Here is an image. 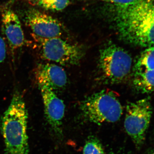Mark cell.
<instances>
[{
  "label": "cell",
  "instance_id": "16",
  "mask_svg": "<svg viewBox=\"0 0 154 154\" xmlns=\"http://www.w3.org/2000/svg\"><path fill=\"white\" fill-rule=\"evenodd\" d=\"M7 55V48L5 40L0 36V65L4 62Z\"/></svg>",
  "mask_w": 154,
  "mask_h": 154
},
{
  "label": "cell",
  "instance_id": "13",
  "mask_svg": "<svg viewBox=\"0 0 154 154\" xmlns=\"http://www.w3.org/2000/svg\"><path fill=\"white\" fill-rule=\"evenodd\" d=\"M35 4L46 10L62 11L69 5V0H38Z\"/></svg>",
  "mask_w": 154,
  "mask_h": 154
},
{
  "label": "cell",
  "instance_id": "3",
  "mask_svg": "<svg viewBox=\"0 0 154 154\" xmlns=\"http://www.w3.org/2000/svg\"><path fill=\"white\" fill-rule=\"evenodd\" d=\"M80 110L86 120L99 125L118 121L122 107L112 91L103 90L92 94L82 101Z\"/></svg>",
  "mask_w": 154,
  "mask_h": 154
},
{
  "label": "cell",
  "instance_id": "2",
  "mask_svg": "<svg viewBox=\"0 0 154 154\" xmlns=\"http://www.w3.org/2000/svg\"><path fill=\"white\" fill-rule=\"evenodd\" d=\"M28 113L21 94H14L2 118L1 128L5 154H29L27 126Z\"/></svg>",
  "mask_w": 154,
  "mask_h": 154
},
{
  "label": "cell",
  "instance_id": "18",
  "mask_svg": "<svg viewBox=\"0 0 154 154\" xmlns=\"http://www.w3.org/2000/svg\"><path fill=\"white\" fill-rule=\"evenodd\" d=\"M108 154H125L123 153H116V152H110V153H109Z\"/></svg>",
  "mask_w": 154,
  "mask_h": 154
},
{
  "label": "cell",
  "instance_id": "17",
  "mask_svg": "<svg viewBox=\"0 0 154 154\" xmlns=\"http://www.w3.org/2000/svg\"><path fill=\"white\" fill-rule=\"evenodd\" d=\"M26 1H28L30 2L35 3L38 0H26Z\"/></svg>",
  "mask_w": 154,
  "mask_h": 154
},
{
  "label": "cell",
  "instance_id": "12",
  "mask_svg": "<svg viewBox=\"0 0 154 154\" xmlns=\"http://www.w3.org/2000/svg\"><path fill=\"white\" fill-rule=\"evenodd\" d=\"M154 69V46L148 47L142 52L135 65V72Z\"/></svg>",
  "mask_w": 154,
  "mask_h": 154
},
{
  "label": "cell",
  "instance_id": "4",
  "mask_svg": "<svg viewBox=\"0 0 154 154\" xmlns=\"http://www.w3.org/2000/svg\"><path fill=\"white\" fill-rule=\"evenodd\" d=\"M132 58L125 50L113 43H108L100 50L99 71L106 82H121L129 75L132 66Z\"/></svg>",
  "mask_w": 154,
  "mask_h": 154
},
{
  "label": "cell",
  "instance_id": "1",
  "mask_svg": "<svg viewBox=\"0 0 154 154\" xmlns=\"http://www.w3.org/2000/svg\"><path fill=\"white\" fill-rule=\"evenodd\" d=\"M117 7L116 27L120 38L136 46H154V0Z\"/></svg>",
  "mask_w": 154,
  "mask_h": 154
},
{
  "label": "cell",
  "instance_id": "7",
  "mask_svg": "<svg viewBox=\"0 0 154 154\" xmlns=\"http://www.w3.org/2000/svg\"><path fill=\"white\" fill-rule=\"evenodd\" d=\"M44 105L45 115L51 130L56 135H63V120L64 117L65 106L55 91L48 86L38 85Z\"/></svg>",
  "mask_w": 154,
  "mask_h": 154
},
{
  "label": "cell",
  "instance_id": "8",
  "mask_svg": "<svg viewBox=\"0 0 154 154\" xmlns=\"http://www.w3.org/2000/svg\"><path fill=\"white\" fill-rule=\"evenodd\" d=\"M25 21L33 35L39 38L60 37L63 32L62 25L57 19L36 9L27 12Z\"/></svg>",
  "mask_w": 154,
  "mask_h": 154
},
{
  "label": "cell",
  "instance_id": "11",
  "mask_svg": "<svg viewBox=\"0 0 154 154\" xmlns=\"http://www.w3.org/2000/svg\"><path fill=\"white\" fill-rule=\"evenodd\" d=\"M133 82L136 88L142 93L154 92V69L135 72Z\"/></svg>",
  "mask_w": 154,
  "mask_h": 154
},
{
  "label": "cell",
  "instance_id": "9",
  "mask_svg": "<svg viewBox=\"0 0 154 154\" xmlns=\"http://www.w3.org/2000/svg\"><path fill=\"white\" fill-rule=\"evenodd\" d=\"M36 77L38 85H45L54 91L63 89L67 83L64 69L53 63L39 64L36 69Z\"/></svg>",
  "mask_w": 154,
  "mask_h": 154
},
{
  "label": "cell",
  "instance_id": "6",
  "mask_svg": "<svg viewBox=\"0 0 154 154\" xmlns=\"http://www.w3.org/2000/svg\"><path fill=\"white\" fill-rule=\"evenodd\" d=\"M124 127L126 132L136 146L143 143L152 115V108L148 99L130 102L126 106Z\"/></svg>",
  "mask_w": 154,
  "mask_h": 154
},
{
  "label": "cell",
  "instance_id": "14",
  "mask_svg": "<svg viewBox=\"0 0 154 154\" xmlns=\"http://www.w3.org/2000/svg\"><path fill=\"white\" fill-rule=\"evenodd\" d=\"M102 144L98 138L90 137L86 141L83 150V154H105Z\"/></svg>",
  "mask_w": 154,
  "mask_h": 154
},
{
  "label": "cell",
  "instance_id": "15",
  "mask_svg": "<svg viewBox=\"0 0 154 154\" xmlns=\"http://www.w3.org/2000/svg\"><path fill=\"white\" fill-rule=\"evenodd\" d=\"M82 1H99L111 3L117 7H125L131 5L136 2L139 0H82Z\"/></svg>",
  "mask_w": 154,
  "mask_h": 154
},
{
  "label": "cell",
  "instance_id": "5",
  "mask_svg": "<svg viewBox=\"0 0 154 154\" xmlns=\"http://www.w3.org/2000/svg\"><path fill=\"white\" fill-rule=\"evenodd\" d=\"M42 57L45 60L61 65L78 64L84 55L82 48L60 37L42 38L33 35Z\"/></svg>",
  "mask_w": 154,
  "mask_h": 154
},
{
  "label": "cell",
  "instance_id": "19",
  "mask_svg": "<svg viewBox=\"0 0 154 154\" xmlns=\"http://www.w3.org/2000/svg\"><path fill=\"white\" fill-rule=\"evenodd\" d=\"M152 154H154V153H153Z\"/></svg>",
  "mask_w": 154,
  "mask_h": 154
},
{
  "label": "cell",
  "instance_id": "10",
  "mask_svg": "<svg viewBox=\"0 0 154 154\" xmlns=\"http://www.w3.org/2000/svg\"><path fill=\"white\" fill-rule=\"evenodd\" d=\"M2 27L9 45L13 50L20 48L25 42V36L21 22L17 14L10 10L2 14Z\"/></svg>",
  "mask_w": 154,
  "mask_h": 154
}]
</instances>
